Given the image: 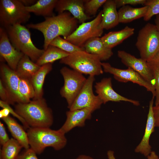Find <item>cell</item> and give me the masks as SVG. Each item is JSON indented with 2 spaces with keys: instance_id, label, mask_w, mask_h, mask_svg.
<instances>
[{
  "instance_id": "7402d4cb",
  "label": "cell",
  "mask_w": 159,
  "mask_h": 159,
  "mask_svg": "<svg viewBox=\"0 0 159 159\" xmlns=\"http://www.w3.org/2000/svg\"><path fill=\"white\" fill-rule=\"evenodd\" d=\"M7 125L13 138L25 149L30 148L27 132L13 118L10 116L2 119Z\"/></svg>"
},
{
  "instance_id": "74e56055",
  "label": "cell",
  "mask_w": 159,
  "mask_h": 159,
  "mask_svg": "<svg viewBox=\"0 0 159 159\" xmlns=\"http://www.w3.org/2000/svg\"><path fill=\"white\" fill-rule=\"evenodd\" d=\"M10 139L4 125L0 122V144L2 146Z\"/></svg>"
},
{
  "instance_id": "d590c367",
  "label": "cell",
  "mask_w": 159,
  "mask_h": 159,
  "mask_svg": "<svg viewBox=\"0 0 159 159\" xmlns=\"http://www.w3.org/2000/svg\"><path fill=\"white\" fill-rule=\"evenodd\" d=\"M146 1V0H115L117 8L121 7L127 4L144 5Z\"/></svg>"
},
{
  "instance_id": "ba28073f",
  "label": "cell",
  "mask_w": 159,
  "mask_h": 159,
  "mask_svg": "<svg viewBox=\"0 0 159 159\" xmlns=\"http://www.w3.org/2000/svg\"><path fill=\"white\" fill-rule=\"evenodd\" d=\"M60 72L64 80V84L60 93L66 99L69 109L80 91L87 79L82 74L66 67H62Z\"/></svg>"
},
{
  "instance_id": "f35d334b",
  "label": "cell",
  "mask_w": 159,
  "mask_h": 159,
  "mask_svg": "<svg viewBox=\"0 0 159 159\" xmlns=\"http://www.w3.org/2000/svg\"><path fill=\"white\" fill-rule=\"evenodd\" d=\"M153 111L155 127H159V105L153 106Z\"/></svg>"
},
{
  "instance_id": "4dcf8cb0",
  "label": "cell",
  "mask_w": 159,
  "mask_h": 159,
  "mask_svg": "<svg viewBox=\"0 0 159 159\" xmlns=\"http://www.w3.org/2000/svg\"><path fill=\"white\" fill-rule=\"evenodd\" d=\"M107 0H85L84 8L86 14L90 16H95L99 9L106 1Z\"/></svg>"
},
{
  "instance_id": "9c48e42d",
  "label": "cell",
  "mask_w": 159,
  "mask_h": 159,
  "mask_svg": "<svg viewBox=\"0 0 159 159\" xmlns=\"http://www.w3.org/2000/svg\"><path fill=\"white\" fill-rule=\"evenodd\" d=\"M102 16V10L94 19L82 23L65 39L77 46L83 47L88 40L101 37L104 30L100 27Z\"/></svg>"
},
{
  "instance_id": "30bf717a",
  "label": "cell",
  "mask_w": 159,
  "mask_h": 159,
  "mask_svg": "<svg viewBox=\"0 0 159 159\" xmlns=\"http://www.w3.org/2000/svg\"><path fill=\"white\" fill-rule=\"evenodd\" d=\"M101 64L103 71L112 74L117 81L124 83L130 82L137 84L144 87L148 91L151 92L153 96L155 97V87L132 69H118L112 67L110 64L107 62H101Z\"/></svg>"
},
{
  "instance_id": "8d00e7d4",
  "label": "cell",
  "mask_w": 159,
  "mask_h": 159,
  "mask_svg": "<svg viewBox=\"0 0 159 159\" xmlns=\"http://www.w3.org/2000/svg\"><path fill=\"white\" fill-rule=\"evenodd\" d=\"M37 154L30 148L19 154L17 159H39Z\"/></svg>"
},
{
  "instance_id": "836d02e7",
  "label": "cell",
  "mask_w": 159,
  "mask_h": 159,
  "mask_svg": "<svg viewBox=\"0 0 159 159\" xmlns=\"http://www.w3.org/2000/svg\"><path fill=\"white\" fill-rule=\"evenodd\" d=\"M0 106L3 108H6L8 109L10 113L14 116L16 117L21 122L25 129H28L30 127L24 120L19 115L15 110H13L10 107L9 104L0 100Z\"/></svg>"
},
{
  "instance_id": "5b68a950",
  "label": "cell",
  "mask_w": 159,
  "mask_h": 159,
  "mask_svg": "<svg viewBox=\"0 0 159 159\" xmlns=\"http://www.w3.org/2000/svg\"><path fill=\"white\" fill-rule=\"evenodd\" d=\"M101 61L97 56L85 51H80L70 54L60 59L59 62L82 74L95 76L104 72Z\"/></svg>"
},
{
  "instance_id": "7c38bea8",
  "label": "cell",
  "mask_w": 159,
  "mask_h": 159,
  "mask_svg": "<svg viewBox=\"0 0 159 159\" xmlns=\"http://www.w3.org/2000/svg\"><path fill=\"white\" fill-rule=\"evenodd\" d=\"M117 55L123 64L138 73L146 80L155 87L153 72L147 62L141 58H137L123 50H118Z\"/></svg>"
},
{
  "instance_id": "8fae6325",
  "label": "cell",
  "mask_w": 159,
  "mask_h": 159,
  "mask_svg": "<svg viewBox=\"0 0 159 159\" xmlns=\"http://www.w3.org/2000/svg\"><path fill=\"white\" fill-rule=\"evenodd\" d=\"M95 76H89L80 91L69 108L71 110L90 108L95 110L100 108L103 104L97 95L93 93V85Z\"/></svg>"
},
{
  "instance_id": "ac0fdd59",
  "label": "cell",
  "mask_w": 159,
  "mask_h": 159,
  "mask_svg": "<svg viewBox=\"0 0 159 159\" xmlns=\"http://www.w3.org/2000/svg\"><path fill=\"white\" fill-rule=\"evenodd\" d=\"M154 97L153 96L149 102L148 112L144 135L140 142L135 150L136 153H140L146 157L152 151L151 147L149 144V139L155 127L153 111Z\"/></svg>"
},
{
  "instance_id": "60d3db41",
  "label": "cell",
  "mask_w": 159,
  "mask_h": 159,
  "mask_svg": "<svg viewBox=\"0 0 159 159\" xmlns=\"http://www.w3.org/2000/svg\"><path fill=\"white\" fill-rule=\"evenodd\" d=\"M10 113L9 109L7 108H3L0 111V118L1 119L8 116Z\"/></svg>"
},
{
  "instance_id": "e575fe53",
  "label": "cell",
  "mask_w": 159,
  "mask_h": 159,
  "mask_svg": "<svg viewBox=\"0 0 159 159\" xmlns=\"http://www.w3.org/2000/svg\"><path fill=\"white\" fill-rule=\"evenodd\" d=\"M0 97L1 100L9 105L14 104L12 101L8 91L1 79L0 80Z\"/></svg>"
},
{
  "instance_id": "d4e9b609",
  "label": "cell",
  "mask_w": 159,
  "mask_h": 159,
  "mask_svg": "<svg viewBox=\"0 0 159 159\" xmlns=\"http://www.w3.org/2000/svg\"><path fill=\"white\" fill-rule=\"evenodd\" d=\"M58 0H39L34 5L26 6L29 13L45 17L54 15L53 10L55 9Z\"/></svg>"
},
{
  "instance_id": "6da1fadb",
  "label": "cell",
  "mask_w": 159,
  "mask_h": 159,
  "mask_svg": "<svg viewBox=\"0 0 159 159\" xmlns=\"http://www.w3.org/2000/svg\"><path fill=\"white\" fill-rule=\"evenodd\" d=\"M78 22L71 13L65 11L57 15L45 17V20L42 22L28 24L26 26L42 33L44 38V49L45 50L56 37L62 36L66 39L77 29Z\"/></svg>"
},
{
  "instance_id": "1f68e13d",
  "label": "cell",
  "mask_w": 159,
  "mask_h": 159,
  "mask_svg": "<svg viewBox=\"0 0 159 159\" xmlns=\"http://www.w3.org/2000/svg\"><path fill=\"white\" fill-rule=\"evenodd\" d=\"M144 5L148 6L147 12L143 17L145 21H148L153 16L159 14V0H146Z\"/></svg>"
},
{
  "instance_id": "3957f363",
  "label": "cell",
  "mask_w": 159,
  "mask_h": 159,
  "mask_svg": "<svg viewBox=\"0 0 159 159\" xmlns=\"http://www.w3.org/2000/svg\"><path fill=\"white\" fill-rule=\"evenodd\" d=\"M30 147L37 154H41L47 147L56 150L63 148L67 143L65 134L59 130L49 127H32L27 130Z\"/></svg>"
},
{
  "instance_id": "52a82bcc",
  "label": "cell",
  "mask_w": 159,
  "mask_h": 159,
  "mask_svg": "<svg viewBox=\"0 0 159 159\" xmlns=\"http://www.w3.org/2000/svg\"><path fill=\"white\" fill-rule=\"evenodd\" d=\"M30 13L20 0H0V22L5 29L26 22L30 18Z\"/></svg>"
},
{
  "instance_id": "ee69618b",
  "label": "cell",
  "mask_w": 159,
  "mask_h": 159,
  "mask_svg": "<svg viewBox=\"0 0 159 159\" xmlns=\"http://www.w3.org/2000/svg\"><path fill=\"white\" fill-rule=\"evenodd\" d=\"M107 155L108 159H116L114 155V152L112 150L108 151Z\"/></svg>"
},
{
  "instance_id": "f1b7e54d",
  "label": "cell",
  "mask_w": 159,
  "mask_h": 159,
  "mask_svg": "<svg viewBox=\"0 0 159 159\" xmlns=\"http://www.w3.org/2000/svg\"><path fill=\"white\" fill-rule=\"evenodd\" d=\"M19 92L22 103H27L34 99L35 92L30 79L20 78L19 83Z\"/></svg>"
},
{
  "instance_id": "d6986e66",
  "label": "cell",
  "mask_w": 159,
  "mask_h": 159,
  "mask_svg": "<svg viewBox=\"0 0 159 159\" xmlns=\"http://www.w3.org/2000/svg\"><path fill=\"white\" fill-rule=\"evenodd\" d=\"M102 10L103 16L100 24L101 28L108 30L119 24L118 14L115 0H107Z\"/></svg>"
},
{
  "instance_id": "bcb514c9",
  "label": "cell",
  "mask_w": 159,
  "mask_h": 159,
  "mask_svg": "<svg viewBox=\"0 0 159 159\" xmlns=\"http://www.w3.org/2000/svg\"><path fill=\"white\" fill-rule=\"evenodd\" d=\"M76 159H94L92 157L85 155H79Z\"/></svg>"
},
{
  "instance_id": "277c9868",
  "label": "cell",
  "mask_w": 159,
  "mask_h": 159,
  "mask_svg": "<svg viewBox=\"0 0 159 159\" xmlns=\"http://www.w3.org/2000/svg\"><path fill=\"white\" fill-rule=\"evenodd\" d=\"M5 29L14 47L36 63L45 50L37 48L33 44L29 28L21 24H17Z\"/></svg>"
},
{
  "instance_id": "8992f818",
  "label": "cell",
  "mask_w": 159,
  "mask_h": 159,
  "mask_svg": "<svg viewBox=\"0 0 159 159\" xmlns=\"http://www.w3.org/2000/svg\"><path fill=\"white\" fill-rule=\"evenodd\" d=\"M135 45L140 58L148 62L159 50V32L155 25L148 23L139 31Z\"/></svg>"
},
{
  "instance_id": "d6a6232c",
  "label": "cell",
  "mask_w": 159,
  "mask_h": 159,
  "mask_svg": "<svg viewBox=\"0 0 159 159\" xmlns=\"http://www.w3.org/2000/svg\"><path fill=\"white\" fill-rule=\"evenodd\" d=\"M150 65L152 70L155 78V106H157L159 105V68L155 66Z\"/></svg>"
},
{
  "instance_id": "4fadbf2b",
  "label": "cell",
  "mask_w": 159,
  "mask_h": 159,
  "mask_svg": "<svg viewBox=\"0 0 159 159\" xmlns=\"http://www.w3.org/2000/svg\"><path fill=\"white\" fill-rule=\"evenodd\" d=\"M0 54L1 57L6 61L8 66L16 71L19 61L24 55L12 45L6 29L0 28Z\"/></svg>"
},
{
  "instance_id": "5bb4252c",
  "label": "cell",
  "mask_w": 159,
  "mask_h": 159,
  "mask_svg": "<svg viewBox=\"0 0 159 159\" xmlns=\"http://www.w3.org/2000/svg\"><path fill=\"white\" fill-rule=\"evenodd\" d=\"M0 69L1 78V80L8 91L12 101L14 104L15 103H22L19 92L20 77L16 71L4 63H1Z\"/></svg>"
},
{
  "instance_id": "f546056e",
  "label": "cell",
  "mask_w": 159,
  "mask_h": 159,
  "mask_svg": "<svg viewBox=\"0 0 159 159\" xmlns=\"http://www.w3.org/2000/svg\"><path fill=\"white\" fill-rule=\"evenodd\" d=\"M49 45L58 48L70 54L77 51H85L84 48L77 46L60 36L53 40Z\"/></svg>"
},
{
  "instance_id": "ab89813d",
  "label": "cell",
  "mask_w": 159,
  "mask_h": 159,
  "mask_svg": "<svg viewBox=\"0 0 159 159\" xmlns=\"http://www.w3.org/2000/svg\"><path fill=\"white\" fill-rule=\"evenodd\" d=\"M148 62L150 65L155 66L159 68V50L153 57Z\"/></svg>"
},
{
  "instance_id": "7bdbcfd3",
  "label": "cell",
  "mask_w": 159,
  "mask_h": 159,
  "mask_svg": "<svg viewBox=\"0 0 159 159\" xmlns=\"http://www.w3.org/2000/svg\"><path fill=\"white\" fill-rule=\"evenodd\" d=\"M147 157V159H159V157L154 151H152Z\"/></svg>"
},
{
  "instance_id": "7a4b0ae2",
  "label": "cell",
  "mask_w": 159,
  "mask_h": 159,
  "mask_svg": "<svg viewBox=\"0 0 159 159\" xmlns=\"http://www.w3.org/2000/svg\"><path fill=\"white\" fill-rule=\"evenodd\" d=\"M15 110L30 127H50L53 122L52 110L43 98L27 103H17Z\"/></svg>"
},
{
  "instance_id": "83f0119b",
  "label": "cell",
  "mask_w": 159,
  "mask_h": 159,
  "mask_svg": "<svg viewBox=\"0 0 159 159\" xmlns=\"http://www.w3.org/2000/svg\"><path fill=\"white\" fill-rule=\"evenodd\" d=\"M23 148L15 139H10L2 146L0 150V159H17Z\"/></svg>"
},
{
  "instance_id": "cb8c5ba5",
  "label": "cell",
  "mask_w": 159,
  "mask_h": 159,
  "mask_svg": "<svg viewBox=\"0 0 159 159\" xmlns=\"http://www.w3.org/2000/svg\"><path fill=\"white\" fill-rule=\"evenodd\" d=\"M148 6H145L134 8L128 5L121 7L118 11L119 23H127L144 17L148 10Z\"/></svg>"
},
{
  "instance_id": "44dd1931",
  "label": "cell",
  "mask_w": 159,
  "mask_h": 159,
  "mask_svg": "<svg viewBox=\"0 0 159 159\" xmlns=\"http://www.w3.org/2000/svg\"><path fill=\"white\" fill-rule=\"evenodd\" d=\"M135 29L128 26L119 31L110 32L100 38L107 48L112 49L134 33Z\"/></svg>"
},
{
  "instance_id": "4316f807",
  "label": "cell",
  "mask_w": 159,
  "mask_h": 159,
  "mask_svg": "<svg viewBox=\"0 0 159 159\" xmlns=\"http://www.w3.org/2000/svg\"><path fill=\"white\" fill-rule=\"evenodd\" d=\"M70 54L54 46L49 45L36 63L41 66L68 56Z\"/></svg>"
},
{
  "instance_id": "9a60e30c",
  "label": "cell",
  "mask_w": 159,
  "mask_h": 159,
  "mask_svg": "<svg viewBox=\"0 0 159 159\" xmlns=\"http://www.w3.org/2000/svg\"><path fill=\"white\" fill-rule=\"evenodd\" d=\"M94 87L95 92L104 104L109 101H124L130 102L135 106L140 104L138 101L125 97L116 92L112 87L111 77L102 79L100 81L96 82Z\"/></svg>"
},
{
  "instance_id": "2e32d148",
  "label": "cell",
  "mask_w": 159,
  "mask_h": 159,
  "mask_svg": "<svg viewBox=\"0 0 159 159\" xmlns=\"http://www.w3.org/2000/svg\"><path fill=\"white\" fill-rule=\"evenodd\" d=\"M95 111L90 108L69 110L66 112L67 118L65 122L59 130L65 134L76 127L84 126L85 121L91 118L92 114Z\"/></svg>"
},
{
  "instance_id": "b9f144b4",
  "label": "cell",
  "mask_w": 159,
  "mask_h": 159,
  "mask_svg": "<svg viewBox=\"0 0 159 159\" xmlns=\"http://www.w3.org/2000/svg\"><path fill=\"white\" fill-rule=\"evenodd\" d=\"M36 0H20L21 3L25 6H32L37 1Z\"/></svg>"
},
{
  "instance_id": "603a6c76",
  "label": "cell",
  "mask_w": 159,
  "mask_h": 159,
  "mask_svg": "<svg viewBox=\"0 0 159 159\" xmlns=\"http://www.w3.org/2000/svg\"><path fill=\"white\" fill-rule=\"evenodd\" d=\"M52 64H47L41 66L39 70L30 79L35 92L33 100L43 98V85L47 74L52 70Z\"/></svg>"
},
{
  "instance_id": "e0dca14e",
  "label": "cell",
  "mask_w": 159,
  "mask_h": 159,
  "mask_svg": "<svg viewBox=\"0 0 159 159\" xmlns=\"http://www.w3.org/2000/svg\"><path fill=\"white\" fill-rule=\"evenodd\" d=\"M85 0H58L55 10L58 14L65 11L69 12L77 19L79 22L82 23L91 18L85 14L84 8Z\"/></svg>"
},
{
  "instance_id": "f6af8a7d",
  "label": "cell",
  "mask_w": 159,
  "mask_h": 159,
  "mask_svg": "<svg viewBox=\"0 0 159 159\" xmlns=\"http://www.w3.org/2000/svg\"><path fill=\"white\" fill-rule=\"evenodd\" d=\"M154 21L155 25L159 32V14L155 15V18Z\"/></svg>"
},
{
  "instance_id": "484cf974",
  "label": "cell",
  "mask_w": 159,
  "mask_h": 159,
  "mask_svg": "<svg viewBox=\"0 0 159 159\" xmlns=\"http://www.w3.org/2000/svg\"><path fill=\"white\" fill-rule=\"evenodd\" d=\"M40 67L28 56L24 55L19 62L16 71L20 78L30 79Z\"/></svg>"
},
{
  "instance_id": "ffe728a7",
  "label": "cell",
  "mask_w": 159,
  "mask_h": 159,
  "mask_svg": "<svg viewBox=\"0 0 159 159\" xmlns=\"http://www.w3.org/2000/svg\"><path fill=\"white\" fill-rule=\"evenodd\" d=\"M83 47L86 52L98 57L101 61L108 60L113 55L112 49L106 47L99 37L88 40Z\"/></svg>"
}]
</instances>
